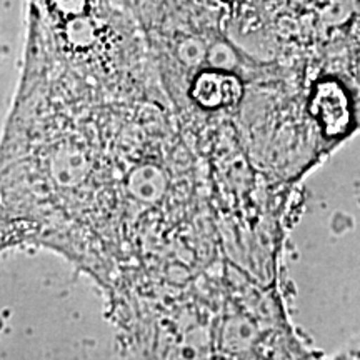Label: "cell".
<instances>
[{
    "mask_svg": "<svg viewBox=\"0 0 360 360\" xmlns=\"http://www.w3.org/2000/svg\"><path fill=\"white\" fill-rule=\"evenodd\" d=\"M242 92H244V87L237 74L224 67L199 72L188 89L193 103L205 110L233 107L240 101Z\"/></svg>",
    "mask_w": 360,
    "mask_h": 360,
    "instance_id": "1",
    "label": "cell"
},
{
    "mask_svg": "<svg viewBox=\"0 0 360 360\" xmlns=\"http://www.w3.org/2000/svg\"><path fill=\"white\" fill-rule=\"evenodd\" d=\"M197 2H220V0H197Z\"/></svg>",
    "mask_w": 360,
    "mask_h": 360,
    "instance_id": "2",
    "label": "cell"
}]
</instances>
